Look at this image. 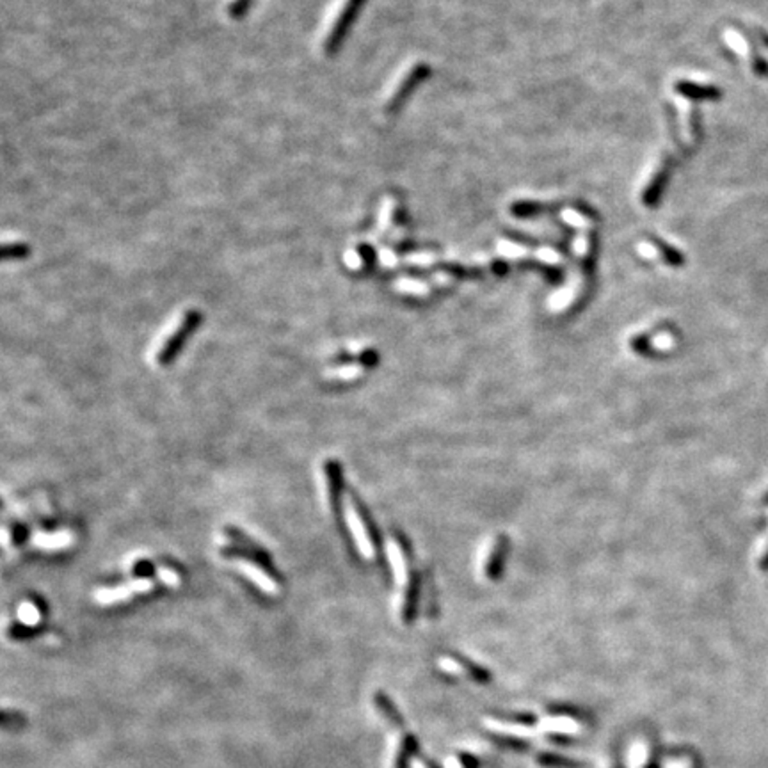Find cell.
<instances>
[{
  "mask_svg": "<svg viewBox=\"0 0 768 768\" xmlns=\"http://www.w3.org/2000/svg\"><path fill=\"white\" fill-rule=\"evenodd\" d=\"M233 564H235V567H237V571H240L244 577L249 578V580L253 581L254 585H258V587H260L263 593H267V594L277 593L276 581H274L273 578L269 577V574L263 573V571H261L256 564L246 560V558H235Z\"/></svg>",
  "mask_w": 768,
  "mask_h": 768,
  "instance_id": "obj_6",
  "label": "cell"
},
{
  "mask_svg": "<svg viewBox=\"0 0 768 768\" xmlns=\"http://www.w3.org/2000/svg\"><path fill=\"white\" fill-rule=\"evenodd\" d=\"M2 253L4 258H24L29 253V247L24 242H6Z\"/></svg>",
  "mask_w": 768,
  "mask_h": 768,
  "instance_id": "obj_16",
  "label": "cell"
},
{
  "mask_svg": "<svg viewBox=\"0 0 768 768\" xmlns=\"http://www.w3.org/2000/svg\"><path fill=\"white\" fill-rule=\"evenodd\" d=\"M251 4V0H230V4H228V11H230L231 16H242L244 13H246V9L249 8Z\"/></svg>",
  "mask_w": 768,
  "mask_h": 768,
  "instance_id": "obj_20",
  "label": "cell"
},
{
  "mask_svg": "<svg viewBox=\"0 0 768 768\" xmlns=\"http://www.w3.org/2000/svg\"><path fill=\"white\" fill-rule=\"evenodd\" d=\"M152 589H153V581L150 580V578H139V580H133L126 585H119V587H106V589L96 591L94 597H96L98 603L113 604V603H119V601L130 600L133 594L150 593Z\"/></svg>",
  "mask_w": 768,
  "mask_h": 768,
  "instance_id": "obj_3",
  "label": "cell"
},
{
  "mask_svg": "<svg viewBox=\"0 0 768 768\" xmlns=\"http://www.w3.org/2000/svg\"><path fill=\"white\" fill-rule=\"evenodd\" d=\"M649 758L648 745L644 741H635L628 751V767L630 768H642Z\"/></svg>",
  "mask_w": 768,
  "mask_h": 768,
  "instance_id": "obj_12",
  "label": "cell"
},
{
  "mask_svg": "<svg viewBox=\"0 0 768 768\" xmlns=\"http://www.w3.org/2000/svg\"><path fill=\"white\" fill-rule=\"evenodd\" d=\"M345 519H347L349 530H351L352 537H354L359 553L365 558H374L375 550L370 541V535H368L367 527H365L361 516L358 514V511H356L351 502H347V505H345Z\"/></svg>",
  "mask_w": 768,
  "mask_h": 768,
  "instance_id": "obj_5",
  "label": "cell"
},
{
  "mask_svg": "<svg viewBox=\"0 0 768 768\" xmlns=\"http://www.w3.org/2000/svg\"><path fill=\"white\" fill-rule=\"evenodd\" d=\"M535 254H537L539 260L544 261V263H551V266H553V263H560L562 261L560 254L555 253L553 249H548V247H542V249H539Z\"/></svg>",
  "mask_w": 768,
  "mask_h": 768,
  "instance_id": "obj_21",
  "label": "cell"
},
{
  "mask_svg": "<svg viewBox=\"0 0 768 768\" xmlns=\"http://www.w3.org/2000/svg\"><path fill=\"white\" fill-rule=\"evenodd\" d=\"M410 765H411V768H427V767H426V765L421 763V761H420V760H413V761H410Z\"/></svg>",
  "mask_w": 768,
  "mask_h": 768,
  "instance_id": "obj_25",
  "label": "cell"
},
{
  "mask_svg": "<svg viewBox=\"0 0 768 768\" xmlns=\"http://www.w3.org/2000/svg\"><path fill=\"white\" fill-rule=\"evenodd\" d=\"M426 73H429V68H426L423 64H414L410 70H406V73L398 78L395 86L391 87L390 93L386 96V109L393 110L400 106V102L406 98V94L410 93L414 87V84L420 80V78L426 77Z\"/></svg>",
  "mask_w": 768,
  "mask_h": 768,
  "instance_id": "obj_4",
  "label": "cell"
},
{
  "mask_svg": "<svg viewBox=\"0 0 768 768\" xmlns=\"http://www.w3.org/2000/svg\"><path fill=\"white\" fill-rule=\"evenodd\" d=\"M363 367L361 365H342V367L329 368L326 372V377L328 379H338V381H354V379L361 377Z\"/></svg>",
  "mask_w": 768,
  "mask_h": 768,
  "instance_id": "obj_11",
  "label": "cell"
},
{
  "mask_svg": "<svg viewBox=\"0 0 768 768\" xmlns=\"http://www.w3.org/2000/svg\"><path fill=\"white\" fill-rule=\"evenodd\" d=\"M20 619L24 621L25 626H34L39 623V610L32 603H24L20 607Z\"/></svg>",
  "mask_w": 768,
  "mask_h": 768,
  "instance_id": "obj_15",
  "label": "cell"
},
{
  "mask_svg": "<svg viewBox=\"0 0 768 768\" xmlns=\"http://www.w3.org/2000/svg\"><path fill=\"white\" fill-rule=\"evenodd\" d=\"M651 345L656 351H669L674 347V336L671 333H660L651 340Z\"/></svg>",
  "mask_w": 768,
  "mask_h": 768,
  "instance_id": "obj_17",
  "label": "cell"
},
{
  "mask_svg": "<svg viewBox=\"0 0 768 768\" xmlns=\"http://www.w3.org/2000/svg\"><path fill=\"white\" fill-rule=\"evenodd\" d=\"M363 2L365 0H343L342 4L336 8L335 15L329 18L328 25H326L324 36H322V50L326 54H331L340 47L343 36L347 34L349 27L354 22L359 9H361Z\"/></svg>",
  "mask_w": 768,
  "mask_h": 768,
  "instance_id": "obj_1",
  "label": "cell"
},
{
  "mask_svg": "<svg viewBox=\"0 0 768 768\" xmlns=\"http://www.w3.org/2000/svg\"><path fill=\"white\" fill-rule=\"evenodd\" d=\"M535 727L541 734L546 733H562V734H574L580 731V724L573 717L567 715H557V717H542L535 722Z\"/></svg>",
  "mask_w": 768,
  "mask_h": 768,
  "instance_id": "obj_7",
  "label": "cell"
},
{
  "mask_svg": "<svg viewBox=\"0 0 768 768\" xmlns=\"http://www.w3.org/2000/svg\"><path fill=\"white\" fill-rule=\"evenodd\" d=\"M434 280H436L437 285H444V283H450L452 281V276L450 274H444V273H440L434 276Z\"/></svg>",
  "mask_w": 768,
  "mask_h": 768,
  "instance_id": "obj_22",
  "label": "cell"
},
{
  "mask_svg": "<svg viewBox=\"0 0 768 768\" xmlns=\"http://www.w3.org/2000/svg\"><path fill=\"white\" fill-rule=\"evenodd\" d=\"M676 89L686 98H692V100H718L720 98V89H717L715 86H701V84H692V82H678Z\"/></svg>",
  "mask_w": 768,
  "mask_h": 768,
  "instance_id": "obj_10",
  "label": "cell"
},
{
  "mask_svg": "<svg viewBox=\"0 0 768 768\" xmlns=\"http://www.w3.org/2000/svg\"><path fill=\"white\" fill-rule=\"evenodd\" d=\"M199 322V313L198 312H185L184 315L180 317L173 324V329L164 336L162 343H160L159 351H157V361L164 363L169 358H173L176 351L180 349L182 342L189 336V333L194 329V326Z\"/></svg>",
  "mask_w": 768,
  "mask_h": 768,
  "instance_id": "obj_2",
  "label": "cell"
},
{
  "mask_svg": "<svg viewBox=\"0 0 768 768\" xmlns=\"http://www.w3.org/2000/svg\"><path fill=\"white\" fill-rule=\"evenodd\" d=\"M386 551H388V558H390L391 567H393L395 581H397V585L404 587V585L407 584V564H406V558H404V553H402L400 546H398L393 539H390V541L386 542Z\"/></svg>",
  "mask_w": 768,
  "mask_h": 768,
  "instance_id": "obj_9",
  "label": "cell"
},
{
  "mask_svg": "<svg viewBox=\"0 0 768 768\" xmlns=\"http://www.w3.org/2000/svg\"><path fill=\"white\" fill-rule=\"evenodd\" d=\"M437 665L441 667V671L449 672V674L461 676V674H464V672H466L459 662H456V660H452V658H447V656H443V658L437 660Z\"/></svg>",
  "mask_w": 768,
  "mask_h": 768,
  "instance_id": "obj_18",
  "label": "cell"
},
{
  "mask_svg": "<svg viewBox=\"0 0 768 768\" xmlns=\"http://www.w3.org/2000/svg\"><path fill=\"white\" fill-rule=\"evenodd\" d=\"M157 577H159V580L162 581V584L169 585V587H178L180 585V577L175 573V571L169 570V567H159V570H157Z\"/></svg>",
  "mask_w": 768,
  "mask_h": 768,
  "instance_id": "obj_19",
  "label": "cell"
},
{
  "mask_svg": "<svg viewBox=\"0 0 768 768\" xmlns=\"http://www.w3.org/2000/svg\"><path fill=\"white\" fill-rule=\"evenodd\" d=\"M444 768H463L461 761L457 758H447L444 760Z\"/></svg>",
  "mask_w": 768,
  "mask_h": 768,
  "instance_id": "obj_23",
  "label": "cell"
},
{
  "mask_svg": "<svg viewBox=\"0 0 768 768\" xmlns=\"http://www.w3.org/2000/svg\"><path fill=\"white\" fill-rule=\"evenodd\" d=\"M395 289L404 294H413V296H427L429 294V287L416 280H398L395 283Z\"/></svg>",
  "mask_w": 768,
  "mask_h": 768,
  "instance_id": "obj_14",
  "label": "cell"
},
{
  "mask_svg": "<svg viewBox=\"0 0 768 768\" xmlns=\"http://www.w3.org/2000/svg\"><path fill=\"white\" fill-rule=\"evenodd\" d=\"M73 542V534L70 530H59V532H36L32 535V544L41 550L55 551L68 548Z\"/></svg>",
  "mask_w": 768,
  "mask_h": 768,
  "instance_id": "obj_8",
  "label": "cell"
},
{
  "mask_svg": "<svg viewBox=\"0 0 768 768\" xmlns=\"http://www.w3.org/2000/svg\"><path fill=\"white\" fill-rule=\"evenodd\" d=\"M665 768H688V767H686V765H685V761H683V760H678V761H671V763L667 765Z\"/></svg>",
  "mask_w": 768,
  "mask_h": 768,
  "instance_id": "obj_24",
  "label": "cell"
},
{
  "mask_svg": "<svg viewBox=\"0 0 768 768\" xmlns=\"http://www.w3.org/2000/svg\"><path fill=\"white\" fill-rule=\"evenodd\" d=\"M370 258H372V249L361 246V247H356V249H349L347 251V256H345V263H347L351 269L359 270L363 266H365V263H367L368 260H370Z\"/></svg>",
  "mask_w": 768,
  "mask_h": 768,
  "instance_id": "obj_13",
  "label": "cell"
}]
</instances>
